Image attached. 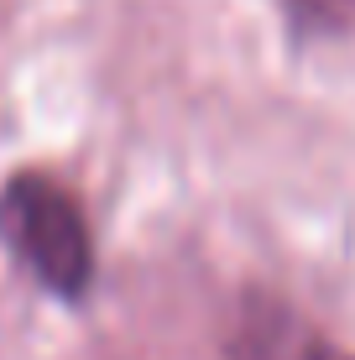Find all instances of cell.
Returning <instances> with one entry per match:
<instances>
[{"label": "cell", "mask_w": 355, "mask_h": 360, "mask_svg": "<svg viewBox=\"0 0 355 360\" xmlns=\"http://www.w3.org/2000/svg\"><path fill=\"white\" fill-rule=\"evenodd\" d=\"M0 245L37 288L79 303L94 288V235L79 198L47 172H11L0 183Z\"/></svg>", "instance_id": "cell-1"}, {"label": "cell", "mask_w": 355, "mask_h": 360, "mask_svg": "<svg viewBox=\"0 0 355 360\" xmlns=\"http://www.w3.org/2000/svg\"><path fill=\"white\" fill-rule=\"evenodd\" d=\"M309 360H350V355H345V350H314Z\"/></svg>", "instance_id": "cell-3"}, {"label": "cell", "mask_w": 355, "mask_h": 360, "mask_svg": "<svg viewBox=\"0 0 355 360\" xmlns=\"http://www.w3.org/2000/svg\"><path fill=\"white\" fill-rule=\"evenodd\" d=\"M298 16H309V21H340V16H350L355 11V0H288Z\"/></svg>", "instance_id": "cell-2"}]
</instances>
